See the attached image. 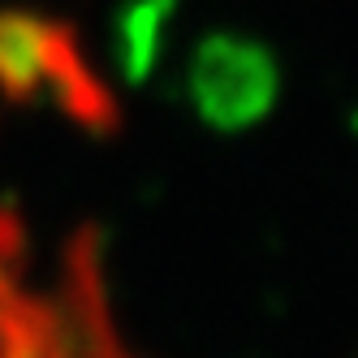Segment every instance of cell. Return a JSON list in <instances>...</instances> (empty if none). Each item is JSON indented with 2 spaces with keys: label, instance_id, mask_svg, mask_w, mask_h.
<instances>
[{
  "label": "cell",
  "instance_id": "obj_2",
  "mask_svg": "<svg viewBox=\"0 0 358 358\" xmlns=\"http://www.w3.org/2000/svg\"><path fill=\"white\" fill-rule=\"evenodd\" d=\"M0 99L48 104L95 138L121 130L117 95L87 61L73 27L48 13L0 9Z\"/></svg>",
  "mask_w": 358,
  "mask_h": 358
},
{
  "label": "cell",
  "instance_id": "obj_3",
  "mask_svg": "<svg viewBox=\"0 0 358 358\" xmlns=\"http://www.w3.org/2000/svg\"><path fill=\"white\" fill-rule=\"evenodd\" d=\"M186 95L216 130H246L272 113L280 69L268 48L246 35H208L190 57Z\"/></svg>",
  "mask_w": 358,
  "mask_h": 358
},
{
  "label": "cell",
  "instance_id": "obj_4",
  "mask_svg": "<svg viewBox=\"0 0 358 358\" xmlns=\"http://www.w3.org/2000/svg\"><path fill=\"white\" fill-rule=\"evenodd\" d=\"M169 13V0H138L130 5L125 13V69H130V78H143L151 69V57H156V31Z\"/></svg>",
  "mask_w": 358,
  "mask_h": 358
},
{
  "label": "cell",
  "instance_id": "obj_1",
  "mask_svg": "<svg viewBox=\"0 0 358 358\" xmlns=\"http://www.w3.org/2000/svg\"><path fill=\"white\" fill-rule=\"evenodd\" d=\"M0 358H138L113 324L91 224L65 238L52 285L35 289L22 216L0 203Z\"/></svg>",
  "mask_w": 358,
  "mask_h": 358
}]
</instances>
